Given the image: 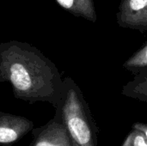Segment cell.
Here are the masks:
<instances>
[{"label": "cell", "mask_w": 147, "mask_h": 146, "mask_svg": "<svg viewBox=\"0 0 147 146\" xmlns=\"http://www.w3.org/2000/svg\"><path fill=\"white\" fill-rule=\"evenodd\" d=\"M0 82L9 83L18 100L48 102L54 108L64 91V79L54 63L35 46L18 40L0 43Z\"/></svg>", "instance_id": "1"}, {"label": "cell", "mask_w": 147, "mask_h": 146, "mask_svg": "<svg viewBox=\"0 0 147 146\" xmlns=\"http://www.w3.org/2000/svg\"><path fill=\"white\" fill-rule=\"evenodd\" d=\"M61 114L72 146H98V127L78 84L64 78L62 98L55 108Z\"/></svg>", "instance_id": "2"}, {"label": "cell", "mask_w": 147, "mask_h": 146, "mask_svg": "<svg viewBox=\"0 0 147 146\" xmlns=\"http://www.w3.org/2000/svg\"><path fill=\"white\" fill-rule=\"evenodd\" d=\"M33 140L28 146H72L61 114H55L47 124L32 130Z\"/></svg>", "instance_id": "3"}, {"label": "cell", "mask_w": 147, "mask_h": 146, "mask_svg": "<svg viewBox=\"0 0 147 146\" xmlns=\"http://www.w3.org/2000/svg\"><path fill=\"white\" fill-rule=\"evenodd\" d=\"M116 21L121 28L147 31V0H121Z\"/></svg>", "instance_id": "4"}, {"label": "cell", "mask_w": 147, "mask_h": 146, "mask_svg": "<svg viewBox=\"0 0 147 146\" xmlns=\"http://www.w3.org/2000/svg\"><path fill=\"white\" fill-rule=\"evenodd\" d=\"M32 120L20 115L0 112V146L17 143L34 128Z\"/></svg>", "instance_id": "5"}, {"label": "cell", "mask_w": 147, "mask_h": 146, "mask_svg": "<svg viewBox=\"0 0 147 146\" xmlns=\"http://www.w3.org/2000/svg\"><path fill=\"white\" fill-rule=\"evenodd\" d=\"M62 9L71 15L96 22L97 15L94 0H54Z\"/></svg>", "instance_id": "6"}, {"label": "cell", "mask_w": 147, "mask_h": 146, "mask_svg": "<svg viewBox=\"0 0 147 146\" xmlns=\"http://www.w3.org/2000/svg\"><path fill=\"white\" fill-rule=\"evenodd\" d=\"M121 95L147 102V71L135 75L131 81L123 85Z\"/></svg>", "instance_id": "7"}, {"label": "cell", "mask_w": 147, "mask_h": 146, "mask_svg": "<svg viewBox=\"0 0 147 146\" xmlns=\"http://www.w3.org/2000/svg\"><path fill=\"white\" fill-rule=\"evenodd\" d=\"M123 67L134 76L147 71V41L123 63Z\"/></svg>", "instance_id": "8"}, {"label": "cell", "mask_w": 147, "mask_h": 146, "mask_svg": "<svg viewBox=\"0 0 147 146\" xmlns=\"http://www.w3.org/2000/svg\"><path fill=\"white\" fill-rule=\"evenodd\" d=\"M121 146H147V143L144 134L140 131L132 127Z\"/></svg>", "instance_id": "9"}, {"label": "cell", "mask_w": 147, "mask_h": 146, "mask_svg": "<svg viewBox=\"0 0 147 146\" xmlns=\"http://www.w3.org/2000/svg\"><path fill=\"white\" fill-rule=\"evenodd\" d=\"M132 127L140 131L144 134L147 143V123H145V122H134L133 124Z\"/></svg>", "instance_id": "10"}]
</instances>
